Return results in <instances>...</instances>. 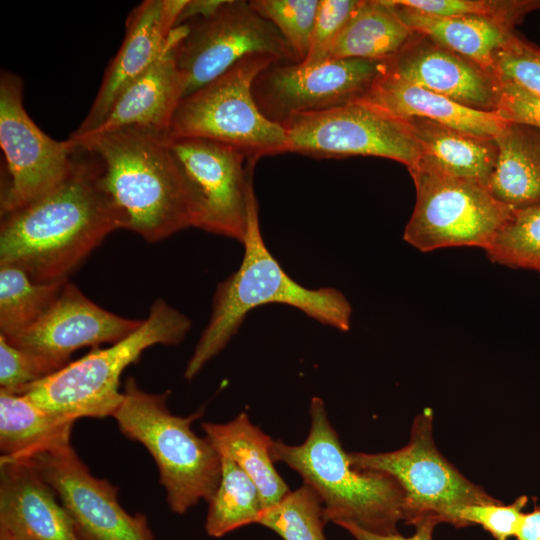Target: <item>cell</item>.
<instances>
[{"instance_id": "cell-1", "label": "cell", "mask_w": 540, "mask_h": 540, "mask_svg": "<svg viewBox=\"0 0 540 540\" xmlns=\"http://www.w3.org/2000/svg\"><path fill=\"white\" fill-rule=\"evenodd\" d=\"M119 211L105 190L98 158L77 147L67 178L48 194L1 216L0 264L36 282L68 280L113 231Z\"/></svg>"}, {"instance_id": "cell-2", "label": "cell", "mask_w": 540, "mask_h": 540, "mask_svg": "<svg viewBox=\"0 0 540 540\" xmlns=\"http://www.w3.org/2000/svg\"><path fill=\"white\" fill-rule=\"evenodd\" d=\"M167 137L168 133L152 129L125 127L68 138L98 158L103 186L120 213L122 229L150 243L192 227Z\"/></svg>"}, {"instance_id": "cell-3", "label": "cell", "mask_w": 540, "mask_h": 540, "mask_svg": "<svg viewBox=\"0 0 540 540\" xmlns=\"http://www.w3.org/2000/svg\"><path fill=\"white\" fill-rule=\"evenodd\" d=\"M244 255L239 268L218 284L212 312L184 376L191 380L237 333L247 314L270 303L297 308L316 321L348 331L352 308L339 290L332 287L309 289L293 280L267 249L258 216V204L251 192L247 228L242 242Z\"/></svg>"}, {"instance_id": "cell-4", "label": "cell", "mask_w": 540, "mask_h": 540, "mask_svg": "<svg viewBox=\"0 0 540 540\" xmlns=\"http://www.w3.org/2000/svg\"><path fill=\"white\" fill-rule=\"evenodd\" d=\"M309 413L306 440L300 445L273 440L272 460L288 465L319 494L327 522L351 523L382 535L399 533L404 506L399 484L387 474L352 466L321 398L311 400Z\"/></svg>"}, {"instance_id": "cell-5", "label": "cell", "mask_w": 540, "mask_h": 540, "mask_svg": "<svg viewBox=\"0 0 540 540\" xmlns=\"http://www.w3.org/2000/svg\"><path fill=\"white\" fill-rule=\"evenodd\" d=\"M113 417L120 431L141 443L153 457L172 512L184 514L200 500L209 502L221 479V456L205 436L191 429L203 409L186 416L170 412L171 393H149L133 377L125 380Z\"/></svg>"}, {"instance_id": "cell-6", "label": "cell", "mask_w": 540, "mask_h": 540, "mask_svg": "<svg viewBox=\"0 0 540 540\" xmlns=\"http://www.w3.org/2000/svg\"><path fill=\"white\" fill-rule=\"evenodd\" d=\"M190 327L189 317L157 299L141 325L127 337L107 348H93L20 395L50 413L74 421L111 416L123 398L119 386L124 370L153 345L180 343Z\"/></svg>"}, {"instance_id": "cell-7", "label": "cell", "mask_w": 540, "mask_h": 540, "mask_svg": "<svg viewBox=\"0 0 540 540\" xmlns=\"http://www.w3.org/2000/svg\"><path fill=\"white\" fill-rule=\"evenodd\" d=\"M276 58L248 55L225 73L182 98L169 136L200 137L230 145L257 161L287 152L286 132L259 109L252 91L256 76Z\"/></svg>"}, {"instance_id": "cell-8", "label": "cell", "mask_w": 540, "mask_h": 540, "mask_svg": "<svg viewBox=\"0 0 540 540\" xmlns=\"http://www.w3.org/2000/svg\"><path fill=\"white\" fill-rule=\"evenodd\" d=\"M353 467L391 476L404 493L403 521L449 523L459 507L496 502L480 486L463 476L437 449L433 438V412L415 416L404 447L384 453H349Z\"/></svg>"}, {"instance_id": "cell-9", "label": "cell", "mask_w": 540, "mask_h": 540, "mask_svg": "<svg viewBox=\"0 0 540 540\" xmlns=\"http://www.w3.org/2000/svg\"><path fill=\"white\" fill-rule=\"evenodd\" d=\"M409 172L416 201L403 238L421 252L459 246L485 250L515 210L497 201L484 186L422 161Z\"/></svg>"}, {"instance_id": "cell-10", "label": "cell", "mask_w": 540, "mask_h": 540, "mask_svg": "<svg viewBox=\"0 0 540 540\" xmlns=\"http://www.w3.org/2000/svg\"><path fill=\"white\" fill-rule=\"evenodd\" d=\"M188 200L191 226L243 242L256 163L230 145L167 137Z\"/></svg>"}, {"instance_id": "cell-11", "label": "cell", "mask_w": 540, "mask_h": 540, "mask_svg": "<svg viewBox=\"0 0 540 540\" xmlns=\"http://www.w3.org/2000/svg\"><path fill=\"white\" fill-rule=\"evenodd\" d=\"M287 152L314 158L375 156L408 170L422 155L409 123L361 98L294 116L283 125Z\"/></svg>"}, {"instance_id": "cell-12", "label": "cell", "mask_w": 540, "mask_h": 540, "mask_svg": "<svg viewBox=\"0 0 540 540\" xmlns=\"http://www.w3.org/2000/svg\"><path fill=\"white\" fill-rule=\"evenodd\" d=\"M176 63L184 97L216 79L242 58L265 54L279 62L298 59L275 26L244 0H222L215 11L184 24Z\"/></svg>"}, {"instance_id": "cell-13", "label": "cell", "mask_w": 540, "mask_h": 540, "mask_svg": "<svg viewBox=\"0 0 540 540\" xmlns=\"http://www.w3.org/2000/svg\"><path fill=\"white\" fill-rule=\"evenodd\" d=\"M0 145L5 158L1 216L18 210L59 186L70 174L77 146L45 134L23 105L19 76L1 70Z\"/></svg>"}, {"instance_id": "cell-14", "label": "cell", "mask_w": 540, "mask_h": 540, "mask_svg": "<svg viewBox=\"0 0 540 540\" xmlns=\"http://www.w3.org/2000/svg\"><path fill=\"white\" fill-rule=\"evenodd\" d=\"M384 70L385 61L360 58L275 62L256 76L252 91L263 115L283 126L296 115L363 97Z\"/></svg>"}, {"instance_id": "cell-15", "label": "cell", "mask_w": 540, "mask_h": 540, "mask_svg": "<svg viewBox=\"0 0 540 540\" xmlns=\"http://www.w3.org/2000/svg\"><path fill=\"white\" fill-rule=\"evenodd\" d=\"M22 461L54 489L80 540H155L146 516L128 513L117 487L91 474L71 444Z\"/></svg>"}, {"instance_id": "cell-16", "label": "cell", "mask_w": 540, "mask_h": 540, "mask_svg": "<svg viewBox=\"0 0 540 540\" xmlns=\"http://www.w3.org/2000/svg\"><path fill=\"white\" fill-rule=\"evenodd\" d=\"M142 321L104 309L68 280L53 305L33 326L5 338L62 369L76 350L116 343L134 332Z\"/></svg>"}, {"instance_id": "cell-17", "label": "cell", "mask_w": 540, "mask_h": 540, "mask_svg": "<svg viewBox=\"0 0 540 540\" xmlns=\"http://www.w3.org/2000/svg\"><path fill=\"white\" fill-rule=\"evenodd\" d=\"M186 2L144 0L129 13L123 42L104 73L89 112L71 137L96 129L118 96L156 62Z\"/></svg>"}, {"instance_id": "cell-18", "label": "cell", "mask_w": 540, "mask_h": 540, "mask_svg": "<svg viewBox=\"0 0 540 540\" xmlns=\"http://www.w3.org/2000/svg\"><path fill=\"white\" fill-rule=\"evenodd\" d=\"M384 73L473 109L497 108L500 84L495 75L417 33L385 61Z\"/></svg>"}, {"instance_id": "cell-19", "label": "cell", "mask_w": 540, "mask_h": 540, "mask_svg": "<svg viewBox=\"0 0 540 540\" xmlns=\"http://www.w3.org/2000/svg\"><path fill=\"white\" fill-rule=\"evenodd\" d=\"M0 527L21 540H80L54 489L22 460L0 459Z\"/></svg>"}, {"instance_id": "cell-20", "label": "cell", "mask_w": 540, "mask_h": 540, "mask_svg": "<svg viewBox=\"0 0 540 540\" xmlns=\"http://www.w3.org/2000/svg\"><path fill=\"white\" fill-rule=\"evenodd\" d=\"M176 26L156 62L115 100L103 122L93 131L73 139L125 127L169 132L176 108L184 97V84L176 63V45L184 33Z\"/></svg>"}, {"instance_id": "cell-21", "label": "cell", "mask_w": 540, "mask_h": 540, "mask_svg": "<svg viewBox=\"0 0 540 540\" xmlns=\"http://www.w3.org/2000/svg\"><path fill=\"white\" fill-rule=\"evenodd\" d=\"M361 99L404 120L425 118L482 137L495 138L508 124L496 111L464 106L384 72Z\"/></svg>"}, {"instance_id": "cell-22", "label": "cell", "mask_w": 540, "mask_h": 540, "mask_svg": "<svg viewBox=\"0 0 540 540\" xmlns=\"http://www.w3.org/2000/svg\"><path fill=\"white\" fill-rule=\"evenodd\" d=\"M392 5L400 19L415 33L474 62L494 75L495 57L513 33L512 26L474 15L436 16Z\"/></svg>"}, {"instance_id": "cell-23", "label": "cell", "mask_w": 540, "mask_h": 540, "mask_svg": "<svg viewBox=\"0 0 540 540\" xmlns=\"http://www.w3.org/2000/svg\"><path fill=\"white\" fill-rule=\"evenodd\" d=\"M406 121L419 144L422 162L486 188L498 154L495 138L477 136L425 118Z\"/></svg>"}, {"instance_id": "cell-24", "label": "cell", "mask_w": 540, "mask_h": 540, "mask_svg": "<svg viewBox=\"0 0 540 540\" xmlns=\"http://www.w3.org/2000/svg\"><path fill=\"white\" fill-rule=\"evenodd\" d=\"M495 141L498 154L488 192L515 210L540 204V131L508 122Z\"/></svg>"}, {"instance_id": "cell-25", "label": "cell", "mask_w": 540, "mask_h": 540, "mask_svg": "<svg viewBox=\"0 0 540 540\" xmlns=\"http://www.w3.org/2000/svg\"><path fill=\"white\" fill-rule=\"evenodd\" d=\"M202 428L221 456L231 459L257 486L265 508L289 492L270 455L272 439L253 425L246 413L227 423H203Z\"/></svg>"}, {"instance_id": "cell-26", "label": "cell", "mask_w": 540, "mask_h": 540, "mask_svg": "<svg viewBox=\"0 0 540 540\" xmlns=\"http://www.w3.org/2000/svg\"><path fill=\"white\" fill-rule=\"evenodd\" d=\"M74 422L42 409L24 395L0 390L1 458L26 460L70 444Z\"/></svg>"}, {"instance_id": "cell-27", "label": "cell", "mask_w": 540, "mask_h": 540, "mask_svg": "<svg viewBox=\"0 0 540 540\" xmlns=\"http://www.w3.org/2000/svg\"><path fill=\"white\" fill-rule=\"evenodd\" d=\"M416 35L387 0H361L332 43L327 59L387 61Z\"/></svg>"}, {"instance_id": "cell-28", "label": "cell", "mask_w": 540, "mask_h": 540, "mask_svg": "<svg viewBox=\"0 0 540 540\" xmlns=\"http://www.w3.org/2000/svg\"><path fill=\"white\" fill-rule=\"evenodd\" d=\"M67 281L36 282L22 268L0 264V335L10 338L33 326Z\"/></svg>"}, {"instance_id": "cell-29", "label": "cell", "mask_w": 540, "mask_h": 540, "mask_svg": "<svg viewBox=\"0 0 540 540\" xmlns=\"http://www.w3.org/2000/svg\"><path fill=\"white\" fill-rule=\"evenodd\" d=\"M221 464L220 483L208 502L205 521V530L211 537H222L242 526L258 523L265 509L251 478L225 456H221Z\"/></svg>"}, {"instance_id": "cell-30", "label": "cell", "mask_w": 540, "mask_h": 540, "mask_svg": "<svg viewBox=\"0 0 540 540\" xmlns=\"http://www.w3.org/2000/svg\"><path fill=\"white\" fill-rule=\"evenodd\" d=\"M324 506L319 494L308 484L289 492L276 504L264 509L261 524L283 540H327Z\"/></svg>"}, {"instance_id": "cell-31", "label": "cell", "mask_w": 540, "mask_h": 540, "mask_svg": "<svg viewBox=\"0 0 540 540\" xmlns=\"http://www.w3.org/2000/svg\"><path fill=\"white\" fill-rule=\"evenodd\" d=\"M485 252L494 263L540 273V204L514 210Z\"/></svg>"}, {"instance_id": "cell-32", "label": "cell", "mask_w": 540, "mask_h": 540, "mask_svg": "<svg viewBox=\"0 0 540 540\" xmlns=\"http://www.w3.org/2000/svg\"><path fill=\"white\" fill-rule=\"evenodd\" d=\"M320 0H252V8L270 21L302 62L309 51Z\"/></svg>"}, {"instance_id": "cell-33", "label": "cell", "mask_w": 540, "mask_h": 540, "mask_svg": "<svg viewBox=\"0 0 540 540\" xmlns=\"http://www.w3.org/2000/svg\"><path fill=\"white\" fill-rule=\"evenodd\" d=\"M393 3L436 16L489 17L512 27L540 8L535 0H392Z\"/></svg>"}, {"instance_id": "cell-34", "label": "cell", "mask_w": 540, "mask_h": 540, "mask_svg": "<svg viewBox=\"0 0 540 540\" xmlns=\"http://www.w3.org/2000/svg\"><path fill=\"white\" fill-rule=\"evenodd\" d=\"M527 502L528 497L522 495L509 505L500 501L465 505L451 514L449 524L457 528L479 525L495 539L508 540L517 536Z\"/></svg>"}, {"instance_id": "cell-35", "label": "cell", "mask_w": 540, "mask_h": 540, "mask_svg": "<svg viewBox=\"0 0 540 540\" xmlns=\"http://www.w3.org/2000/svg\"><path fill=\"white\" fill-rule=\"evenodd\" d=\"M494 75L499 82L540 95V48L513 32L496 54Z\"/></svg>"}, {"instance_id": "cell-36", "label": "cell", "mask_w": 540, "mask_h": 540, "mask_svg": "<svg viewBox=\"0 0 540 540\" xmlns=\"http://www.w3.org/2000/svg\"><path fill=\"white\" fill-rule=\"evenodd\" d=\"M60 369L46 358L11 344L0 335V390L22 394Z\"/></svg>"}, {"instance_id": "cell-37", "label": "cell", "mask_w": 540, "mask_h": 540, "mask_svg": "<svg viewBox=\"0 0 540 540\" xmlns=\"http://www.w3.org/2000/svg\"><path fill=\"white\" fill-rule=\"evenodd\" d=\"M361 0H320L305 64L325 61L328 51Z\"/></svg>"}, {"instance_id": "cell-38", "label": "cell", "mask_w": 540, "mask_h": 540, "mask_svg": "<svg viewBox=\"0 0 540 540\" xmlns=\"http://www.w3.org/2000/svg\"><path fill=\"white\" fill-rule=\"evenodd\" d=\"M496 112L506 121L533 127L540 131V95L516 85L499 82Z\"/></svg>"}, {"instance_id": "cell-39", "label": "cell", "mask_w": 540, "mask_h": 540, "mask_svg": "<svg viewBox=\"0 0 540 540\" xmlns=\"http://www.w3.org/2000/svg\"><path fill=\"white\" fill-rule=\"evenodd\" d=\"M437 525L434 520L421 521L414 525L415 532L409 537H404L400 533L377 534L351 523H342L339 526L347 530L355 540H433V531Z\"/></svg>"}, {"instance_id": "cell-40", "label": "cell", "mask_w": 540, "mask_h": 540, "mask_svg": "<svg viewBox=\"0 0 540 540\" xmlns=\"http://www.w3.org/2000/svg\"><path fill=\"white\" fill-rule=\"evenodd\" d=\"M516 540H540V507L525 513Z\"/></svg>"}, {"instance_id": "cell-41", "label": "cell", "mask_w": 540, "mask_h": 540, "mask_svg": "<svg viewBox=\"0 0 540 540\" xmlns=\"http://www.w3.org/2000/svg\"><path fill=\"white\" fill-rule=\"evenodd\" d=\"M0 540H21L10 533L5 528L0 527Z\"/></svg>"}]
</instances>
